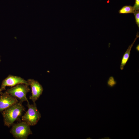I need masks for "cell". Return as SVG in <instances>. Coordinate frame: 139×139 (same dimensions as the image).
<instances>
[{"label": "cell", "mask_w": 139, "mask_h": 139, "mask_svg": "<svg viewBox=\"0 0 139 139\" xmlns=\"http://www.w3.org/2000/svg\"><path fill=\"white\" fill-rule=\"evenodd\" d=\"M25 108L20 101L15 103L3 111L4 125L10 127L25 111Z\"/></svg>", "instance_id": "obj_1"}, {"label": "cell", "mask_w": 139, "mask_h": 139, "mask_svg": "<svg viewBox=\"0 0 139 139\" xmlns=\"http://www.w3.org/2000/svg\"><path fill=\"white\" fill-rule=\"evenodd\" d=\"M28 110L22 117V120L30 126L36 125L41 117V114L38 110L36 104H30L27 101Z\"/></svg>", "instance_id": "obj_2"}, {"label": "cell", "mask_w": 139, "mask_h": 139, "mask_svg": "<svg viewBox=\"0 0 139 139\" xmlns=\"http://www.w3.org/2000/svg\"><path fill=\"white\" fill-rule=\"evenodd\" d=\"M10 132L15 138L18 139H27L32 134L30 126L23 121L13 124Z\"/></svg>", "instance_id": "obj_3"}, {"label": "cell", "mask_w": 139, "mask_h": 139, "mask_svg": "<svg viewBox=\"0 0 139 139\" xmlns=\"http://www.w3.org/2000/svg\"><path fill=\"white\" fill-rule=\"evenodd\" d=\"M29 85L24 84H18L8 89L5 91L12 96L18 98L21 103L28 101L26 97L30 89Z\"/></svg>", "instance_id": "obj_4"}, {"label": "cell", "mask_w": 139, "mask_h": 139, "mask_svg": "<svg viewBox=\"0 0 139 139\" xmlns=\"http://www.w3.org/2000/svg\"><path fill=\"white\" fill-rule=\"evenodd\" d=\"M21 84H24L29 85L27 81L21 77L9 75L3 81L0 90L2 91L5 90L7 86L13 87Z\"/></svg>", "instance_id": "obj_5"}, {"label": "cell", "mask_w": 139, "mask_h": 139, "mask_svg": "<svg viewBox=\"0 0 139 139\" xmlns=\"http://www.w3.org/2000/svg\"><path fill=\"white\" fill-rule=\"evenodd\" d=\"M29 86L31 89V95L29 99L32 100L33 103H35L40 95L42 94L43 88L42 85L37 81L32 79L27 80Z\"/></svg>", "instance_id": "obj_6"}, {"label": "cell", "mask_w": 139, "mask_h": 139, "mask_svg": "<svg viewBox=\"0 0 139 139\" xmlns=\"http://www.w3.org/2000/svg\"><path fill=\"white\" fill-rule=\"evenodd\" d=\"M18 102L16 98L12 96L5 91L0 95V112L3 111Z\"/></svg>", "instance_id": "obj_7"}, {"label": "cell", "mask_w": 139, "mask_h": 139, "mask_svg": "<svg viewBox=\"0 0 139 139\" xmlns=\"http://www.w3.org/2000/svg\"><path fill=\"white\" fill-rule=\"evenodd\" d=\"M138 37L139 35L138 32L136 36V37L135 39L133 42L130 46H129L127 49L124 54L122 58L120 66V68L121 70H122L124 69V66L128 61L131 49L137 38Z\"/></svg>", "instance_id": "obj_8"}, {"label": "cell", "mask_w": 139, "mask_h": 139, "mask_svg": "<svg viewBox=\"0 0 139 139\" xmlns=\"http://www.w3.org/2000/svg\"><path fill=\"white\" fill-rule=\"evenodd\" d=\"M135 9L133 6L131 5H126L123 6L119 11L120 14H127L133 13L135 11Z\"/></svg>", "instance_id": "obj_9"}, {"label": "cell", "mask_w": 139, "mask_h": 139, "mask_svg": "<svg viewBox=\"0 0 139 139\" xmlns=\"http://www.w3.org/2000/svg\"><path fill=\"white\" fill-rule=\"evenodd\" d=\"M107 84L110 86L112 87L116 84V82L115 80L114 77L111 76L109 78Z\"/></svg>", "instance_id": "obj_10"}, {"label": "cell", "mask_w": 139, "mask_h": 139, "mask_svg": "<svg viewBox=\"0 0 139 139\" xmlns=\"http://www.w3.org/2000/svg\"><path fill=\"white\" fill-rule=\"evenodd\" d=\"M134 13L135 16V22L138 27H139V11H135Z\"/></svg>", "instance_id": "obj_11"}, {"label": "cell", "mask_w": 139, "mask_h": 139, "mask_svg": "<svg viewBox=\"0 0 139 139\" xmlns=\"http://www.w3.org/2000/svg\"><path fill=\"white\" fill-rule=\"evenodd\" d=\"M133 7L135 11H139V0H135V3Z\"/></svg>", "instance_id": "obj_12"}, {"label": "cell", "mask_w": 139, "mask_h": 139, "mask_svg": "<svg viewBox=\"0 0 139 139\" xmlns=\"http://www.w3.org/2000/svg\"><path fill=\"white\" fill-rule=\"evenodd\" d=\"M136 50L138 51H139V45H138L136 47Z\"/></svg>", "instance_id": "obj_13"}, {"label": "cell", "mask_w": 139, "mask_h": 139, "mask_svg": "<svg viewBox=\"0 0 139 139\" xmlns=\"http://www.w3.org/2000/svg\"><path fill=\"white\" fill-rule=\"evenodd\" d=\"M3 93L2 92V91H1L0 90V94L1 95Z\"/></svg>", "instance_id": "obj_14"}, {"label": "cell", "mask_w": 139, "mask_h": 139, "mask_svg": "<svg viewBox=\"0 0 139 139\" xmlns=\"http://www.w3.org/2000/svg\"><path fill=\"white\" fill-rule=\"evenodd\" d=\"M1 60L0 57V62H1Z\"/></svg>", "instance_id": "obj_15"}]
</instances>
